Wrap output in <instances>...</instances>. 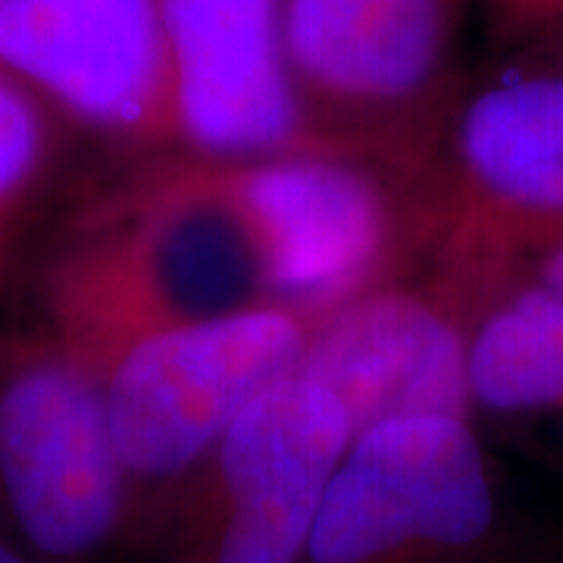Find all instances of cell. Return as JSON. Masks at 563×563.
<instances>
[{"instance_id":"4fadbf2b","label":"cell","mask_w":563,"mask_h":563,"mask_svg":"<svg viewBox=\"0 0 563 563\" xmlns=\"http://www.w3.org/2000/svg\"><path fill=\"white\" fill-rule=\"evenodd\" d=\"M498 41L536 47L563 38V0H476Z\"/></svg>"},{"instance_id":"52a82bcc","label":"cell","mask_w":563,"mask_h":563,"mask_svg":"<svg viewBox=\"0 0 563 563\" xmlns=\"http://www.w3.org/2000/svg\"><path fill=\"white\" fill-rule=\"evenodd\" d=\"M429 266L473 295L563 232V63L466 81L429 173Z\"/></svg>"},{"instance_id":"8fae6325","label":"cell","mask_w":563,"mask_h":563,"mask_svg":"<svg viewBox=\"0 0 563 563\" xmlns=\"http://www.w3.org/2000/svg\"><path fill=\"white\" fill-rule=\"evenodd\" d=\"M470 391L476 413L563 426V298L504 273L470 298Z\"/></svg>"},{"instance_id":"9a60e30c","label":"cell","mask_w":563,"mask_h":563,"mask_svg":"<svg viewBox=\"0 0 563 563\" xmlns=\"http://www.w3.org/2000/svg\"><path fill=\"white\" fill-rule=\"evenodd\" d=\"M0 563H35L20 544L13 542V536L0 526Z\"/></svg>"},{"instance_id":"7c38bea8","label":"cell","mask_w":563,"mask_h":563,"mask_svg":"<svg viewBox=\"0 0 563 563\" xmlns=\"http://www.w3.org/2000/svg\"><path fill=\"white\" fill-rule=\"evenodd\" d=\"M66 135L47 103L0 76V282L60 179Z\"/></svg>"},{"instance_id":"5bb4252c","label":"cell","mask_w":563,"mask_h":563,"mask_svg":"<svg viewBox=\"0 0 563 563\" xmlns=\"http://www.w3.org/2000/svg\"><path fill=\"white\" fill-rule=\"evenodd\" d=\"M504 273H517V276L539 282V285L558 291L563 298V232H558V235H551V239H544L539 244H532V247H526L523 254L510 263Z\"/></svg>"},{"instance_id":"8992f818","label":"cell","mask_w":563,"mask_h":563,"mask_svg":"<svg viewBox=\"0 0 563 563\" xmlns=\"http://www.w3.org/2000/svg\"><path fill=\"white\" fill-rule=\"evenodd\" d=\"M504 498L470 417L426 413L354 435L301 563H501Z\"/></svg>"},{"instance_id":"30bf717a","label":"cell","mask_w":563,"mask_h":563,"mask_svg":"<svg viewBox=\"0 0 563 563\" xmlns=\"http://www.w3.org/2000/svg\"><path fill=\"white\" fill-rule=\"evenodd\" d=\"M329 388L354 435L385 420L476 417L470 391V295L429 263L317 320L301 373Z\"/></svg>"},{"instance_id":"5b68a950","label":"cell","mask_w":563,"mask_h":563,"mask_svg":"<svg viewBox=\"0 0 563 563\" xmlns=\"http://www.w3.org/2000/svg\"><path fill=\"white\" fill-rule=\"evenodd\" d=\"M351 442L329 388L303 376L273 385L179 485L139 563H301Z\"/></svg>"},{"instance_id":"2e32d148","label":"cell","mask_w":563,"mask_h":563,"mask_svg":"<svg viewBox=\"0 0 563 563\" xmlns=\"http://www.w3.org/2000/svg\"><path fill=\"white\" fill-rule=\"evenodd\" d=\"M526 54H532V57H544V60L563 63V38H554V41H544V44H536V47H529Z\"/></svg>"},{"instance_id":"277c9868","label":"cell","mask_w":563,"mask_h":563,"mask_svg":"<svg viewBox=\"0 0 563 563\" xmlns=\"http://www.w3.org/2000/svg\"><path fill=\"white\" fill-rule=\"evenodd\" d=\"M282 41L313 117L366 154L432 173L466 76L476 0H279Z\"/></svg>"},{"instance_id":"6da1fadb","label":"cell","mask_w":563,"mask_h":563,"mask_svg":"<svg viewBox=\"0 0 563 563\" xmlns=\"http://www.w3.org/2000/svg\"><path fill=\"white\" fill-rule=\"evenodd\" d=\"M317 320L269 303L79 351L101 379L132 488L135 561L222 432L273 385L301 373Z\"/></svg>"},{"instance_id":"3957f363","label":"cell","mask_w":563,"mask_h":563,"mask_svg":"<svg viewBox=\"0 0 563 563\" xmlns=\"http://www.w3.org/2000/svg\"><path fill=\"white\" fill-rule=\"evenodd\" d=\"M195 161L254 235L282 307L325 317L429 263L426 173L347 154Z\"/></svg>"},{"instance_id":"ba28073f","label":"cell","mask_w":563,"mask_h":563,"mask_svg":"<svg viewBox=\"0 0 563 563\" xmlns=\"http://www.w3.org/2000/svg\"><path fill=\"white\" fill-rule=\"evenodd\" d=\"M161 3L173 151L207 161L373 157L329 132L303 101L282 41L279 0Z\"/></svg>"},{"instance_id":"7a4b0ae2","label":"cell","mask_w":563,"mask_h":563,"mask_svg":"<svg viewBox=\"0 0 563 563\" xmlns=\"http://www.w3.org/2000/svg\"><path fill=\"white\" fill-rule=\"evenodd\" d=\"M0 526L35 563L135 561L101 379L44 322L0 335Z\"/></svg>"},{"instance_id":"9c48e42d","label":"cell","mask_w":563,"mask_h":563,"mask_svg":"<svg viewBox=\"0 0 563 563\" xmlns=\"http://www.w3.org/2000/svg\"><path fill=\"white\" fill-rule=\"evenodd\" d=\"M0 76L125 157L173 151L161 0H0Z\"/></svg>"}]
</instances>
